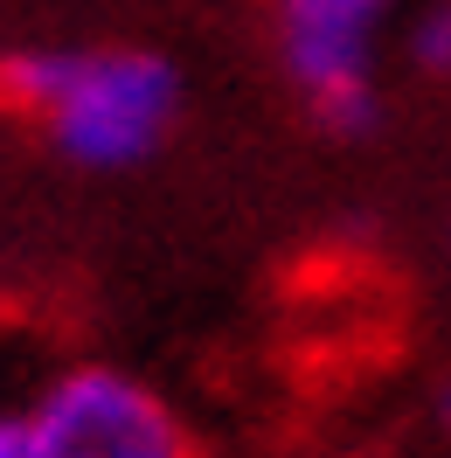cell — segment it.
<instances>
[{"label":"cell","mask_w":451,"mask_h":458,"mask_svg":"<svg viewBox=\"0 0 451 458\" xmlns=\"http://www.w3.org/2000/svg\"><path fill=\"white\" fill-rule=\"evenodd\" d=\"M0 98L35 118L70 167L125 174L167 146L181 118V70L146 42L14 49L0 63Z\"/></svg>","instance_id":"1"},{"label":"cell","mask_w":451,"mask_h":458,"mask_svg":"<svg viewBox=\"0 0 451 458\" xmlns=\"http://www.w3.org/2000/svg\"><path fill=\"white\" fill-rule=\"evenodd\" d=\"M271 14H278L285 84L306 98V112L340 140L375 132L382 118L375 49L396 0H271Z\"/></svg>","instance_id":"2"},{"label":"cell","mask_w":451,"mask_h":458,"mask_svg":"<svg viewBox=\"0 0 451 458\" xmlns=\"http://www.w3.org/2000/svg\"><path fill=\"white\" fill-rule=\"evenodd\" d=\"M29 458H195L188 424L125 369H70L21 417Z\"/></svg>","instance_id":"3"},{"label":"cell","mask_w":451,"mask_h":458,"mask_svg":"<svg viewBox=\"0 0 451 458\" xmlns=\"http://www.w3.org/2000/svg\"><path fill=\"white\" fill-rule=\"evenodd\" d=\"M403 56H410V70H417V77H430V84H445V77H451V0L423 7L417 21H410Z\"/></svg>","instance_id":"4"},{"label":"cell","mask_w":451,"mask_h":458,"mask_svg":"<svg viewBox=\"0 0 451 458\" xmlns=\"http://www.w3.org/2000/svg\"><path fill=\"white\" fill-rule=\"evenodd\" d=\"M0 458H29V437H21V417H0Z\"/></svg>","instance_id":"5"},{"label":"cell","mask_w":451,"mask_h":458,"mask_svg":"<svg viewBox=\"0 0 451 458\" xmlns=\"http://www.w3.org/2000/svg\"><path fill=\"white\" fill-rule=\"evenodd\" d=\"M438 410H445V424H451V389H445V403H438Z\"/></svg>","instance_id":"6"}]
</instances>
